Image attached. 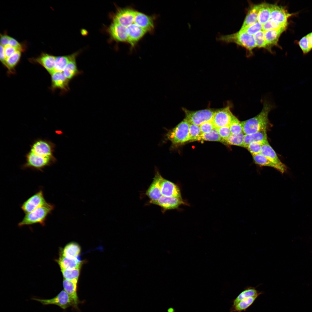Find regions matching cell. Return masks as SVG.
I'll use <instances>...</instances> for the list:
<instances>
[{
    "instance_id": "obj_1",
    "label": "cell",
    "mask_w": 312,
    "mask_h": 312,
    "mask_svg": "<svg viewBox=\"0 0 312 312\" xmlns=\"http://www.w3.org/2000/svg\"><path fill=\"white\" fill-rule=\"evenodd\" d=\"M273 107L270 103L265 101L263 103L261 111L258 115L241 122L244 134H250L266 130L268 123V114Z\"/></svg>"
},
{
    "instance_id": "obj_2",
    "label": "cell",
    "mask_w": 312,
    "mask_h": 312,
    "mask_svg": "<svg viewBox=\"0 0 312 312\" xmlns=\"http://www.w3.org/2000/svg\"><path fill=\"white\" fill-rule=\"evenodd\" d=\"M54 208L53 205L48 203L26 214L22 220L19 223L18 226H22L37 223L44 226L48 216L51 213Z\"/></svg>"
},
{
    "instance_id": "obj_3",
    "label": "cell",
    "mask_w": 312,
    "mask_h": 312,
    "mask_svg": "<svg viewBox=\"0 0 312 312\" xmlns=\"http://www.w3.org/2000/svg\"><path fill=\"white\" fill-rule=\"evenodd\" d=\"M216 39L226 43H234L245 48L250 52H252V49L256 47L253 36L240 31L229 35H218Z\"/></svg>"
},
{
    "instance_id": "obj_4",
    "label": "cell",
    "mask_w": 312,
    "mask_h": 312,
    "mask_svg": "<svg viewBox=\"0 0 312 312\" xmlns=\"http://www.w3.org/2000/svg\"><path fill=\"white\" fill-rule=\"evenodd\" d=\"M190 123L185 119L166 134V140L170 141L173 146H176L189 141Z\"/></svg>"
},
{
    "instance_id": "obj_5",
    "label": "cell",
    "mask_w": 312,
    "mask_h": 312,
    "mask_svg": "<svg viewBox=\"0 0 312 312\" xmlns=\"http://www.w3.org/2000/svg\"><path fill=\"white\" fill-rule=\"evenodd\" d=\"M32 299L37 301L44 305L53 304L57 305L63 309L72 306L78 308L73 299L64 290H62L55 297L49 299H40L33 298Z\"/></svg>"
},
{
    "instance_id": "obj_6",
    "label": "cell",
    "mask_w": 312,
    "mask_h": 312,
    "mask_svg": "<svg viewBox=\"0 0 312 312\" xmlns=\"http://www.w3.org/2000/svg\"><path fill=\"white\" fill-rule=\"evenodd\" d=\"M185 118L190 123L200 126L202 123L212 120L216 110L206 109L193 111L183 108Z\"/></svg>"
},
{
    "instance_id": "obj_7",
    "label": "cell",
    "mask_w": 312,
    "mask_h": 312,
    "mask_svg": "<svg viewBox=\"0 0 312 312\" xmlns=\"http://www.w3.org/2000/svg\"><path fill=\"white\" fill-rule=\"evenodd\" d=\"M55 160L53 156H42L30 151L27 155V162L25 167L41 170Z\"/></svg>"
},
{
    "instance_id": "obj_8",
    "label": "cell",
    "mask_w": 312,
    "mask_h": 312,
    "mask_svg": "<svg viewBox=\"0 0 312 312\" xmlns=\"http://www.w3.org/2000/svg\"><path fill=\"white\" fill-rule=\"evenodd\" d=\"M48 203L44 198L43 191L40 190L24 202L21 205V208L26 214Z\"/></svg>"
},
{
    "instance_id": "obj_9",
    "label": "cell",
    "mask_w": 312,
    "mask_h": 312,
    "mask_svg": "<svg viewBox=\"0 0 312 312\" xmlns=\"http://www.w3.org/2000/svg\"><path fill=\"white\" fill-rule=\"evenodd\" d=\"M234 116L228 106L216 110L212 121L215 128L229 126Z\"/></svg>"
},
{
    "instance_id": "obj_10",
    "label": "cell",
    "mask_w": 312,
    "mask_h": 312,
    "mask_svg": "<svg viewBox=\"0 0 312 312\" xmlns=\"http://www.w3.org/2000/svg\"><path fill=\"white\" fill-rule=\"evenodd\" d=\"M152 204L159 206L164 211L168 210L177 209L181 205H189L182 198L162 195L158 200Z\"/></svg>"
},
{
    "instance_id": "obj_11",
    "label": "cell",
    "mask_w": 312,
    "mask_h": 312,
    "mask_svg": "<svg viewBox=\"0 0 312 312\" xmlns=\"http://www.w3.org/2000/svg\"><path fill=\"white\" fill-rule=\"evenodd\" d=\"M163 178L158 170L156 169L153 181L146 193V194L150 200V202L151 203L157 200L162 196L161 185Z\"/></svg>"
},
{
    "instance_id": "obj_12",
    "label": "cell",
    "mask_w": 312,
    "mask_h": 312,
    "mask_svg": "<svg viewBox=\"0 0 312 312\" xmlns=\"http://www.w3.org/2000/svg\"><path fill=\"white\" fill-rule=\"evenodd\" d=\"M136 11L129 8L120 9L113 17V22L127 27L134 22Z\"/></svg>"
},
{
    "instance_id": "obj_13",
    "label": "cell",
    "mask_w": 312,
    "mask_h": 312,
    "mask_svg": "<svg viewBox=\"0 0 312 312\" xmlns=\"http://www.w3.org/2000/svg\"><path fill=\"white\" fill-rule=\"evenodd\" d=\"M271 12L270 19L288 26V21L295 14L289 13L283 7L277 5L271 4Z\"/></svg>"
},
{
    "instance_id": "obj_14",
    "label": "cell",
    "mask_w": 312,
    "mask_h": 312,
    "mask_svg": "<svg viewBox=\"0 0 312 312\" xmlns=\"http://www.w3.org/2000/svg\"><path fill=\"white\" fill-rule=\"evenodd\" d=\"M56 57L44 53H42L36 58L29 59L30 62L38 64L44 68L51 75L54 72V66Z\"/></svg>"
},
{
    "instance_id": "obj_15",
    "label": "cell",
    "mask_w": 312,
    "mask_h": 312,
    "mask_svg": "<svg viewBox=\"0 0 312 312\" xmlns=\"http://www.w3.org/2000/svg\"><path fill=\"white\" fill-rule=\"evenodd\" d=\"M53 146L48 141L39 140L35 142L31 146V151L43 156H53Z\"/></svg>"
},
{
    "instance_id": "obj_16",
    "label": "cell",
    "mask_w": 312,
    "mask_h": 312,
    "mask_svg": "<svg viewBox=\"0 0 312 312\" xmlns=\"http://www.w3.org/2000/svg\"><path fill=\"white\" fill-rule=\"evenodd\" d=\"M51 75L52 90L58 89L63 91H67L69 90L70 80L66 77L62 72H54Z\"/></svg>"
},
{
    "instance_id": "obj_17",
    "label": "cell",
    "mask_w": 312,
    "mask_h": 312,
    "mask_svg": "<svg viewBox=\"0 0 312 312\" xmlns=\"http://www.w3.org/2000/svg\"><path fill=\"white\" fill-rule=\"evenodd\" d=\"M161 190L162 196L182 198L178 185L164 178L161 182Z\"/></svg>"
},
{
    "instance_id": "obj_18",
    "label": "cell",
    "mask_w": 312,
    "mask_h": 312,
    "mask_svg": "<svg viewBox=\"0 0 312 312\" xmlns=\"http://www.w3.org/2000/svg\"><path fill=\"white\" fill-rule=\"evenodd\" d=\"M127 41L133 46L147 32L135 23H133L127 27Z\"/></svg>"
},
{
    "instance_id": "obj_19",
    "label": "cell",
    "mask_w": 312,
    "mask_h": 312,
    "mask_svg": "<svg viewBox=\"0 0 312 312\" xmlns=\"http://www.w3.org/2000/svg\"><path fill=\"white\" fill-rule=\"evenodd\" d=\"M109 31L112 37L116 40L127 42V27L113 22L109 27Z\"/></svg>"
},
{
    "instance_id": "obj_20",
    "label": "cell",
    "mask_w": 312,
    "mask_h": 312,
    "mask_svg": "<svg viewBox=\"0 0 312 312\" xmlns=\"http://www.w3.org/2000/svg\"><path fill=\"white\" fill-rule=\"evenodd\" d=\"M134 23L147 32L152 31L154 28L153 18L140 12H136Z\"/></svg>"
},
{
    "instance_id": "obj_21",
    "label": "cell",
    "mask_w": 312,
    "mask_h": 312,
    "mask_svg": "<svg viewBox=\"0 0 312 312\" xmlns=\"http://www.w3.org/2000/svg\"><path fill=\"white\" fill-rule=\"evenodd\" d=\"M260 154L264 155L271 161L280 166L287 169L286 165L283 164L279 159L276 153L270 145L268 142L264 143L262 145Z\"/></svg>"
},
{
    "instance_id": "obj_22",
    "label": "cell",
    "mask_w": 312,
    "mask_h": 312,
    "mask_svg": "<svg viewBox=\"0 0 312 312\" xmlns=\"http://www.w3.org/2000/svg\"><path fill=\"white\" fill-rule=\"evenodd\" d=\"M268 141L266 130H262L253 133L245 134L243 147L247 148L249 144L252 142L265 143Z\"/></svg>"
},
{
    "instance_id": "obj_23",
    "label": "cell",
    "mask_w": 312,
    "mask_h": 312,
    "mask_svg": "<svg viewBox=\"0 0 312 312\" xmlns=\"http://www.w3.org/2000/svg\"><path fill=\"white\" fill-rule=\"evenodd\" d=\"M286 30L280 29L264 31L265 40L269 49L270 47L277 45L281 35Z\"/></svg>"
},
{
    "instance_id": "obj_24",
    "label": "cell",
    "mask_w": 312,
    "mask_h": 312,
    "mask_svg": "<svg viewBox=\"0 0 312 312\" xmlns=\"http://www.w3.org/2000/svg\"><path fill=\"white\" fill-rule=\"evenodd\" d=\"M260 4L253 5L249 10L241 29L250 26L258 21Z\"/></svg>"
},
{
    "instance_id": "obj_25",
    "label": "cell",
    "mask_w": 312,
    "mask_h": 312,
    "mask_svg": "<svg viewBox=\"0 0 312 312\" xmlns=\"http://www.w3.org/2000/svg\"><path fill=\"white\" fill-rule=\"evenodd\" d=\"M60 268L66 270H72L80 268L81 262L78 257L74 258H69L62 255L58 260Z\"/></svg>"
},
{
    "instance_id": "obj_26",
    "label": "cell",
    "mask_w": 312,
    "mask_h": 312,
    "mask_svg": "<svg viewBox=\"0 0 312 312\" xmlns=\"http://www.w3.org/2000/svg\"><path fill=\"white\" fill-rule=\"evenodd\" d=\"M252 157L255 162L258 165L274 168L282 174L287 171V169L283 168L272 162L261 154L253 155Z\"/></svg>"
},
{
    "instance_id": "obj_27",
    "label": "cell",
    "mask_w": 312,
    "mask_h": 312,
    "mask_svg": "<svg viewBox=\"0 0 312 312\" xmlns=\"http://www.w3.org/2000/svg\"><path fill=\"white\" fill-rule=\"evenodd\" d=\"M77 284L65 279H64L63 281L64 290L73 299L77 306L80 301L77 294Z\"/></svg>"
},
{
    "instance_id": "obj_28",
    "label": "cell",
    "mask_w": 312,
    "mask_h": 312,
    "mask_svg": "<svg viewBox=\"0 0 312 312\" xmlns=\"http://www.w3.org/2000/svg\"><path fill=\"white\" fill-rule=\"evenodd\" d=\"M76 55H72V57L62 72L66 77L69 80L80 73L78 70L75 60Z\"/></svg>"
},
{
    "instance_id": "obj_29",
    "label": "cell",
    "mask_w": 312,
    "mask_h": 312,
    "mask_svg": "<svg viewBox=\"0 0 312 312\" xmlns=\"http://www.w3.org/2000/svg\"><path fill=\"white\" fill-rule=\"evenodd\" d=\"M262 292L257 291L255 288L253 287H247L242 291L238 296L233 300L232 306L235 305L242 300L250 297L259 296L262 294Z\"/></svg>"
},
{
    "instance_id": "obj_30",
    "label": "cell",
    "mask_w": 312,
    "mask_h": 312,
    "mask_svg": "<svg viewBox=\"0 0 312 312\" xmlns=\"http://www.w3.org/2000/svg\"><path fill=\"white\" fill-rule=\"evenodd\" d=\"M258 297L257 296L251 297L242 300L235 305L232 306L230 310V312L245 311L254 303Z\"/></svg>"
},
{
    "instance_id": "obj_31",
    "label": "cell",
    "mask_w": 312,
    "mask_h": 312,
    "mask_svg": "<svg viewBox=\"0 0 312 312\" xmlns=\"http://www.w3.org/2000/svg\"><path fill=\"white\" fill-rule=\"evenodd\" d=\"M271 12V4L265 3L260 4L258 22L262 25L268 22L270 19Z\"/></svg>"
},
{
    "instance_id": "obj_32",
    "label": "cell",
    "mask_w": 312,
    "mask_h": 312,
    "mask_svg": "<svg viewBox=\"0 0 312 312\" xmlns=\"http://www.w3.org/2000/svg\"><path fill=\"white\" fill-rule=\"evenodd\" d=\"M81 251L79 245L75 243H71L66 245L62 250V255L69 258L78 257Z\"/></svg>"
},
{
    "instance_id": "obj_33",
    "label": "cell",
    "mask_w": 312,
    "mask_h": 312,
    "mask_svg": "<svg viewBox=\"0 0 312 312\" xmlns=\"http://www.w3.org/2000/svg\"><path fill=\"white\" fill-rule=\"evenodd\" d=\"M21 52L18 51L6 59L3 65L7 68L9 73H14V68L18 64L21 58Z\"/></svg>"
},
{
    "instance_id": "obj_34",
    "label": "cell",
    "mask_w": 312,
    "mask_h": 312,
    "mask_svg": "<svg viewBox=\"0 0 312 312\" xmlns=\"http://www.w3.org/2000/svg\"><path fill=\"white\" fill-rule=\"evenodd\" d=\"M244 135L243 132L237 134H231L223 143L243 147Z\"/></svg>"
},
{
    "instance_id": "obj_35",
    "label": "cell",
    "mask_w": 312,
    "mask_h": 312,
    "mask_svg": "<svg viewBox=\"0 0 312 312\" xmlns=\"http://www.w3.org/2000/svg\"><path fill=\"white\" fill-rule=\"evenodd\" d=\"M72 55L56 57L54 66L55 72H63L70 60Z\"/></svg>"
},
{
    "instance_id": "obj_36",
    "label": "cell",
    "mask_w": 312,
    "mask_h": 312,
    "mask_svg": "<svg viewBox=\"0 0 312 312\" xmlns=\"http://www.w3.org/2000/svg\"><path fill=\"white\" fill-rule=\"evenodd\" d=\"M79 269L66 270L61 268V269L65 279L77 283L80 273Z\"/></svg>"
},
{
    "instance_id": "obj_37",
    "label": "cell",
    "mask_w": 312,
    "mask_h": 312,
    "mask_svg": "<svg viewBox=\"0 0 312 312\" xmlns=\"http://www.w3.org/2000/svg\"><path fill=\"white\" fill-rule=\"evenodd\" d=\"M202 134L199 126L190 123L189 141L201 140Z\"/></svg>"
},
{
    "instance_id": "obj_38",
    "label": "cell",
    "mask_w": 312,
    "mask_h": 312,
    "mask_svg": "<svg viewBox=\"0 0 312 312\" xmlns=\"http://www.w3.org/2000/svg\"><path fill=\"white\" fill-rule=\"evenodd\" d=\"M201 139L203 140L218 141L222 142L223 141L222 139L216 128L209 133L202 134Z\"/></svg>"
},
{
    "instance_id": "obj_39",
    "label": "cell",
    "mask_w": 312,
    "mask_h": 312,
    "mask_svg": "<svg viewBox=\"0 0 312 312\" xmlns=\"http://www.w3.org/2000/svg\"><path fill=\"white\" fill-rule=\"evenodd\" d=\"M287 26L275 21L270 19L266 23L262 25V30L264 31L272 29H286Z\"/></svg>"
},
{
    "instance_id": "obj_40",
    "label": "cell",
    "mask_w": 312,
    "mask_h": 312,
    "mask_svg": "<svg viewBox=\"0 0 312 312\" xmlns=\"http://www.w3.org/2000/svg\"><path fill=\"white\" fill-rule=\"evenodd\" d=\"M231 134H237L243 132V128L241 122L235 116L229 125Z\"/></svg>"
},
{
    "instance_id": "obj_41",
    "label": "cell",
    "mask_w": 312,
    "mask_h": 312,
    "mask_svg": "<svg viewBox=\"0 0 312 312\" xmlns=\"http://www.w3.org/2000/svg\"><path fill=\"white\" fill-rule=\"evenodd\" d=\"M256 47L269 49L265 40L264 31L262 30L255 34L253 36Z\"/></svg>"
},
{
    "instance_id": "obj_42",
    "label": "cell",
    "mask_w": 312,
    "mask_h": 312,
    "mask_svg": "<svg viewBox=\"0 0 312 312\" xmlns=\"http://www.w3.org/2000/svg\"><path fill=\"white\" fill-rule=\"evenodd\" d=\"M262 25L258 21L248 27L241 29L239 31L244 32L248 34L253 36L255 34L262 30Z\"/></svg>"
},
{
    "instance_id": "obj_43",
    "label": "cell",
    "mask_w": 312,
    "mask_h": 312,
    "mask_svg": "<svg viewBox=\"0 0 312 312\" xmlns=\"http://www.w3.org/2000/svg\"><path fill=\"white\" fill-rule=\"evenodd\" d=\"M264 143L259 142H252L249 144L247 148L252 155H257L260 153L262 145Z\"/></svg>"
},
{
    "instance_id": "obj_44",
    "label": "cell",
    "mask_w": 312,
    "mask_h": 312,
    "mask_svg": "<svg viewBox=\"0 0 312 312\" xmlns=\"http://www.w3.org/2000/svg\"><path fill=\"white\" fill-rule=\"evenodd\" d=\"M297 44L304 54H307L311 50L309 46L306 35L302 37L298 42Z\"/></svg>"
},
{
    "instance_id": "obj_45",
    "label": "cell",
    "mask_w": 312,
    "mask_h": 312,
    "mask_svg": "<svg viewBox=\"0 0 312 312\" xmlns=\"http://www.w3.org/2000/svg\"><path fill=\"white\" fill-rule=\"evenodd\" d=\"M199 126L202 134L209 133L215 128L212 120L204 122Z\"/></svg>"
},
{
    "instance_id": "obj_46",
    "label": "cell",
    "mask_w": 312,
    "mask_h": 312,
    "mask_svg": "<svg viewBox=\"0 0 312 312\" xmlns=\"http://www.w3.org/2000/svg\"><path fill=\"white\" fill-rule=\"evenodd\" d=\"M216 128L223 140V143L224 141L231 134L229 126Z\"/></svg>"
},
{
    "instance_id": "obj_47",
    "label": "cell",
    "mask_w": 312,
    "mask_h": 312,
    "mask_svg": "<svg viewBox=\"0 0 312 312\" xmlns=\"http://www.w3.org/2000/svg\"><path fill=\"white\" fill-rule=\"evenodd\" d=\"M4 47V53L6 59L12 56L17 51H19L8 44Z\"/></svg>"
},
{
    "instance_id": "obj_48",
    "label": "cell",
    "mask_w": 312,
    "mask_h": 312,
    "mask_svg": "<svg viewBox=\"0 0 312 312\" xmlns=\"http://www.w3.org/2000/svg\"><path fill=\"white\" fill-rule=\"evenodd\" d=\"M8 44L21 51H24V49L21 44L13 38L10 37Z\"/></svg>"
},
{
    "instance_id": "obj_49",
    "label": "cell",
    "mask_w": 312,
    "mask_h": 312,
    "mask_svg": "<svg viewBox=\"0 0 312 312\" xmlns=\"http://www.w3.org/2000/svg\"><path fill=\"white\" fill-rule=\"evenodd\" d=\"M0 36L1 45L4 47L8 44L10 37L5 34H1Z\"/></svg>"
},
{
    "instance_id": "obj_50",
    "label": "cell",
    "mask_w": 312,
    "mask_h": 312,
    "mask_svg": "<svg viewBox=\"0 0 312 312\" xmlns=\"http://www.w3.org/2000/svg\"><path fill=\"white\" fill-rule=\"evenodd\" d=\"M6 59L4 51V47L0 44V60L1 62L4 65Z\"/></svg>"
},
{
    "instance_id": "obj_51",
    "label": "cell",
    "mask_w": 312,
    "mask_h": 312,
    "mask_svg": "<svg viewBox=\"0 0 312 312\" xmlns=\"http://www.w3.org/2000/svg\"><path fill=\"white\" fill-rule=\"evenodd\" d=\"M310 47L312 49V32L306 35Z\"/></svg>"
}]
</instances>
